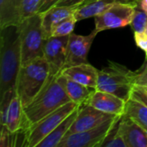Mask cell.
<instances>
[{"mask_svg":"<svg viewBox=\"0 0 147 147\" xmlns=\"http://www.w3.org/2000/svg\"><path fill=\"white\" fill-rule=\"evenodd\" d=\"M138 72L115 62L109 61L107 67L99 70L96 90L112 93L125 101L131 98Z\"/></svg>","mask_w":147,"mask_h":147,"instance_id":"277c9868","label":"cell"},{"mask_svg":"<svg viewBox=\"0 0 147 147\" xmlns=\"http://www.w3.org/2000/svg\"><path fill=\"white\" fill-rule=\"evenodd\" d=\"M87 104L108 114L123 115L126 109L127 101L112 93L96 90L89 99Z\"/></svg>","mask_w":147,"mask_h":147,"instance_id":"4fadbf2b","label":"cell"},{"mask_svg":"<svg viewBox=\"0 0 147 147\" xmlns=\"http://www.w3.org/2000/svg\"><path fill=\"white\" fill-rule=\"evenodd\" d=\"M136 3H117L109 9L95 16V31L96 33L108 29L123 28L130 25L134 17Z\"/></svg>","mask_w":147,"mask_h":147,"instance_id":"52a82bcc","label":"cell"},{"mask_svg":"<svg viewBox=\"0 0 147 147\" xmlns=\"http://www.w3.org/2000/svg\"><path fill=\"white\" fill-rule=\"evenodd\" d=\"M137 6L147 14V0H137Z\"/></svg>","mask_w":147,"mask_h":147,"instance_id":"1f68e13d","label":"cell"},{"mask_svg":"<svg viewBox=\"0 0 147 147\" xmlns=\"http://www.w3.org/2000/svg\"><path fill=\"white\" fill-rule=\"evenodd\" d=\"M120 116L121 115L112 117L94 128L66 134L58 147H101L110 128Z\"/></svg>","mask_w":147,"mask_h":147,"instance_id":"ba28073f","label":"cell"},{"mask_svg":"<svg viewBox=\"0 0 147 147\" xmlns=\"http://www.w3.org/2000/svg\"><path fill=\"white\" fill-rule=\"evenodd\" d=\"M131 98L136 99L147 106V91L145 88L141 86H138V85L134 86L131 95Z\"/></svg>","mask_w":147,"mask_h":147,"instance_id":"4316f807","label":"cell"},{"mask_svg":"<svg viewBox=\"0 0 147 147\" xmlns=\"http://www.w3.org/2000/svg\"><path fill=\"white\" fill-rule=\"evenodd\" d=\"M71 102L57 78L48 81L39 95L23 108L22 129L27 130L48 114Z\"/></svg>","mask_w":147,"mask_h":147,"instance_id":"7a4b0ae2","label":"cell"},{"mask_svg":"<svg viewBox=\"0 0 147 147\" xmlns=\"http://www.w3.org/2000/svg\"><path fill=\"white\" fill-rule=\"evenodd\" d=\"M134 33L145 32L147 27V14L138 6L135 9V12L132 22L130 23Z\"/></svg>","mask_w":147,"mask_h":147,"instance_id":"d4e9b609","label":"cell"},{"mask_svg":"<svg viewBox=\"0 0 147 147\" xmlns=\"http://www.w3.org/2000/svg\"><path fill=\"white\" fill-rule=\"evenodd\" d=\"M143 88H145V89H146V90L147 91V88H146V87H143Z\"/></svg>","mask_w":147,"mask_h":147,"instance_id":"e575fe53","label":"cell"},{"mask_svg":"<svg viewBox=\"0 0 147 147\" xmlns=\"http://www.w3.org/2000/svg\"><path fill=\"white\" fill-rule=\"evenodd\" d=\"M23 120V107L20 97L17 93H16L10 102L9 108L6 127L10 133H16L22 127V123Z\"/></svg>","mask_w":147,"mask_h":147,"instance_id":"d6986e66","label":"cell"},{"mask_svg":"<svg viewBox=\"0 0 147 147\" xmlns=\"http://www.w3.org/2000/svg\"><path fill=\"white\" fill-rule=\"evenodd\" d=\"M48 78L49 65L44 57L22 65L16 83V93L23 108L39 95L48 82Z\"/></svg>","mask_w":147,"mask_h":147,"instance_id":"3957f363","label":"cell"},{"mask_svg":"<svg viewBox=\"0 0 147 147\" xmlns=\"http://www.w3.org/2000/svg\"><path fill=\"white\" fill-rule=\"evenodd\" d=\"M145 32H146V33L147 34V27H146V31H145Z\"/></svg>","mask_w":147,"mask_h":147,"instance_id":"836d02e7","label":"cell"},{"mask_svg":"<svg viewBox=\"0 0 147 147\" xmlns=\"http://www.w3.org/2000/svg\"><path fill=\"white\" fill-rule=\"evenodd\" d=\"M78 20L75 17V15L71 16L56 24L52 28L51 36H66L73 33L74 28Z\"/></svg>","mask_w":147,"mask_h":147,"instance_id":"603a6c76","label":"cell"},{"mask_svg":"<svg viewBox=\"0 0 147 147\" xmlns=\"http://www.w3.org/2000/svg\"><path fill=\"white\" fill-rule=\"evenodd\" d=\"M135 84L147 88V65H146L145 68L140 72H138Z\"/></svg>","mask_w":147,"mask_h":147,"instance_id":"f546056e","label":"cell"},{"mask_svg":"<svg viewBox=\"0 0 147 147\" xmlns=\"http://www.w3.org/2000/svg\"><path fill=\"white\" fill-rule=\"evenodd\" d=\"M121 116L114 123L108 135L104 139L101 147H127L119 132V122Z\"/></svg>","mask_w":147,"mask_h":147,"instance_id":"cb8c5ba5","label":"cell"},{"mask_svg":"<svg viewBox=\"0 0 147 147\" xmlns=\"http://www.w3.org/2000/svg\"><path fill=\"white\" fill-rule=\"evenodd\" d=\"M146 65H147V51L146 52Z\"/></svg>","mask_w":147,"mask_h":147,"instance_id":"d6a6232c","label":"cell"},{"mask_svg":"<svg viewBox=\"0 0 147 147\" xmlns=\"http://www.w3.org/2000/svg\"><path fill=\"white\" fill-rule=\"evenodd\" d=\"M84 3L73 5H55L41 15V27L46 39L51 37L52 28L57 22L75 15L78 8Z\"/></svg>","mask_w":147,"mask_h":147,"instance_id":"5bb4252c","label":"cell"},{"mask_svg":"<svg viewBox=\"0 0 147 147\" xmlns=\"http://www.w3.org/2000/svg\"><path fill=\"white\" fill-rule=\"evenodd\" d=\"M57 80L62 85L71 101L80 105L87 104L89 99L96 90L95 89L68 78L61 73L57 77Z\"/></svg>","mask_w":147,"mask_h":147,"instance_id":"2e32d148","label":"cell"},{"mask_svg":"<svg viewBox=\"0 0 147 147\" xmlns=\"http://www.w3.org/2000/svg\"><path fill=\"white\" fill-rule=\"evenodd\" d=\"M134 40L138 47L143 51H147V34L146 32L134 33Z\"/></svg>","mask_w":147,"mask_h":147,"instance_id":"83f0119b","label":"cell"},{"mask_svg":"<svg viewBox=\"0 0 147 147\" xmlns=\"http://www.w3.org/2000/svg\"><path fill=\"white\" fill-rule=\"evenodd\" d=\"M69 35L51 36L44 45V58L49 65L48 81L57 78L65 67Z\"/></svg>","mask_w":147,"mask_h":147,"instance_id":"9c48e42d","label":"cell"},{"mask_svg":"<svg viewBox=\"0 0 147 147\" xmlns=\"http://www.w3.org/2000/svg\"><path fill=\"white\" fill-rule=\"evenodd\" d=\"M79 108L80 107L75 109L61 123H59V126L53 132H51L46 138H44L38 144L37 147H58L62 139L68 134L70 127H71L73 121H75L78 115Z\"/></svg>","mask_w":147,"mask_h":147,"instance_id":"ac0fdd59","label":"cell"},{"mask_svg":"<svg viewBox=\"0 0 147 147\" xmlns=\"http://www.w3.org/2000/svg\"><path fill=\"white\" fill-rule=\"evenodd\" d=\"M88 0H60L57 5H73L78 3H84Z\"/></svg>","mask_w":147,"mask_h":147,"instance_id":"4dcf8cb0","label":"cell"},{"mask_svg":"<svg viewBox=\"0 0 147 147\" xmlns=\"http://www.w3.org/2000/svg\"><path fill=\"white\" fill-rule=\"evenodd\" d=\"M61 74L84 85L96 90L99 70L90 63L66 67L62 71Z\"/></svg>","mask_w":147,"mask_h":147,"instance_id":"9a60e30c","label":"cell"},{"mask_svg":"<svg viewBox=\"0 0 147 147\" xmlns=\"http://www.w3.org/2000/svg\"><path fill=\"white\" fill-rule=\"evenodd\" d=\"M124 115L137 121L147 131V106L143 102L130 98L127 102Z\"/></svg>","mask_w":147,"mask_h":147,"instance_id":"44dd1931","label":"cell"},{"mask_svg":"<svg viewBox=\"0 0 147 147\" xmlns=\"http://www.w3.org/2000/svg\"><path fill=\"white\" fill-rule=\"evenodd\" d=\"M41 0H16V9L20 23L30 16L38 14Z\"/></svg>","mask_w":147,"mask_h":147,"instance_id":"7402d4cb","label":"cell"},{"mask_svg":"<svg viewBox=\"0 0 147 147\" xmlns=\"http://www.w3.org/2000/svg\"><path fill=\"white\" fill-rule=\"evenodd\" d=\"M19 25L16 0H0V29Z\"/></svg>","mask_w":147,"mask_h":147,"instance_id":"ffe728a7","label":"cell"},{"mask_svg":"<svg viewBox=\"0 0 147 147\" xmlns=\"http://www.w3.org/2000/svg\"><path fill=\"white\" fill-rule=\"evenodd\" d=\"M115 116L117 115L105 113L103 111H101L94 108L91 105L89 104L81 105L78 115L75 121H73L71 127H70L67 134L83 132L94 128Z\"/></svg>","mask_w":147,"mask_h":147,"instance_id":"8fae6325","label":"cell"},{"mask_svg":"<svg viewBox=\"0 0 147 147\" xmlns=\"http://www.w3.org/2000/svg\"><path fill=\"white\" fill-rule=\"evenodd\" d=\"M97 34L98 33L93 30L88 35H80L73 33L69 35L65 68L89 63L87 56Z\"/></svg>","mask_w":147,"mask_h":147,"instance_id":"30bf717a","label":"cell"},{"mask_svg":"<svg viewBox=\"0 0 147 147\" xmlns=\"http://www.w3.org/2000/svg\"><path fill=\"white\" fill-rule=\"evenodd\" d=\"M21 43L22 65L44 57L46 38L41 27V15L35 14L16 27Z\"/></svg>","mask_w":147,"mask_h":147,"instance_id":"5b68a950","label":"cell"},{"mask_svg":"<svg viewBox=\"0 0 147 147\" xmlns=\"http://www.w3.org/2000/svg\"><path fill=\"white\" fill-rule=\"evenodd\" d=\"M137 0H88L81 5L75 17L78 21L95 17L117 3H136Z\"/></svg>","mask_w":147,"mask_h":147,"instance_id":"e0dca14e","label":"cell"},{"mask_svg":"<svg viewBox=\"0 0 147 147\" xmlns=\"http://www.w3.org/2000/svg\"><path fill=\"white\" fill-rule=\"evenodd\" d=\"M119 132L127 147H147V131L129 116L121 115Z\"/></svg>","mask_w":147,"mask_h":147,"instance_id":"7c38bea8","label":"cell"},{"mask_svg":"<svg viewBox=\"0 0 147 147\" xmlns=\"http://www.w3.org/2000/svg\"><path fill=\"white\" fill-rule=\"evenodd\" d=\"M16 93V90H10L4 93L2 96H0V121L1 126L6 125L7 115L9 111V108L10 105V102Z\"/></svg>","mask_w":147,"mask_h":147,"instance_id":"484cf974","label":"cell"},{"mask_svg":"<svg viewBox=\"0 0 147 147\" xmlns=\"http://www.w3.org/2000/svg\"><path fill=\"white\" fill-rule=\"evenodd\" d=\"M0 30V96H2L8 90H16L22 67V54L17 28L11 26Z\"/></svg>","mask_w":147,"mask_h":147,"instance_id":"6da1fadb","label":"cell"},{"mask_svg":"<svg viewBox=\"0 0 147 147\" xmlns=\"http://www.w3.org/2000/svg\"><path fill=\"white\" fill-rule=\"evenodd\" d=\"M60 0H41L40 4V8L38 10V14H42V13L46 12L47 10H48L52 7L57 5V3Z\"/></svg>","mask_w":147,"mask_h":147,"instance_id":"f1b7e54d","label":"cell"},{"mask_svg":"<svg viewBox=\"0 0 147 147\" xmlns=\"http://www.w3.org/2000/svg\"><path fill=\"white\" fill-rule=\"evenodd\" d=\"M73 102H69L53 112L48 114L26 130V141L24 146L37 147L38 144L53 132L69 115L80 107Z\"/></svg>","mask_w":147,"mask_h":147,"instance_id":"8992f818","label":"cell"}]
</instances>
